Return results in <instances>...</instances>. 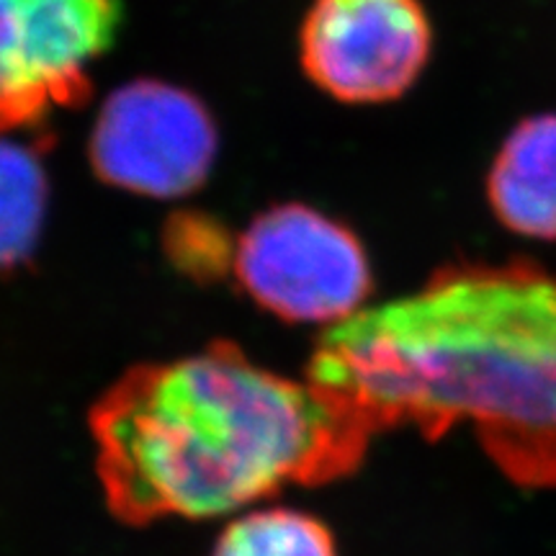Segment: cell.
<instances>
[{
  "label": "cell",
  "mask_w": 556,
  "mask_h": 556,
  "mask_svg": "<svg viewBox=\"0 0 556 556\" xmlns=\"http://www.w3.org/2000/svg\"><path fill=\"white\" fill-rule=\"evenodd\" d=\"M307 379L374 433L471 426L505 475L556 486V278L536 268L438 270L413 294L332 325Z\"/></svg>",
  "instance_id": "obj_1"
},
{
  "label": "cell",
  "mask_w": 556,
  "mask_h": 556,
  "mask_svg": "<svg viewBox=\"0 0 556 556\" xmlns=\"http://www.w3.org/2000/svg\"><path fill=\"white\" fill-rule=\"evenodd\" d=\"M88 426L109 510L129 526L238 516L283 486L336 482L374 438L336 394L227 340L129 368Z\"/></svg>",
  "instance_id": "obj_2"
},
{
  "label": "cell",
  "mask_w": 556,
  "mask_h": 556,
  "mask_svg": "<svg viewBox=\"0 0 556 556\" xmlns=\"http://www.w3.org/2000/svg\"><path fill=\"white\" fill-rule=\"evenodd\" d=\"M235 274L263 309L291 323L358 315L371 294V266L351 229L302 204L253 219L235 245Z\"/></svg>",
  "instance_id": "obj_3"
},
{
  "label": "cell",
  "mask_w": 556,
  "mask_h": 556,
  "mask_svg": "<svg viewBox=\"0 0 556 556\" xmlns=\"http://www.w3.org/2000/svg\"><path fill=\"white\" fill-rule=\"evenodd\" d=\"M119 21V0H0V131L41 129L86 101Z\"/></svg>",
  "instance_id": "obj_4"
},
{
  "label": "cell",
  "mask_w": 556,
  "mask_h": 556,
  "mask_svg": "<svg viewBox=\"0 0 556 556\" xmlns=\"http://www.w3.org/2000/svg\"><path fill=\"white\" fill-rule=\"evenodd\" d=\"M217 127L189 90L135 80L109 96L90 135V165L103 184L152 199L189 197L217 157Z\"/></svg>",
  "instance_id": "obj_5"
},
{
  "label": "cell",
  "mask_w": 556,
  "mask_h": 556,
  "mask_svg": "<svg viewBox=\"0 0 556 556\" xmlns=\"http://www.w3.org/2000/svg\"><path fill=\"white\" fill-rule=\"evenodd\" d=\"M430 45L420 0H315L299 54L307 78L332 99L381 103L413 86Z\"/></svg>",
  "instance_id": "obj_6"
},
{
  "label": "cell",
  "mask_w": 556,
  "mask_h": 556,
  "mask_svg": "<svg viewBox=\"0 0 556 556\" xmlns=\"http://www.w3.org/2000/svg\"><path fill=\"white\" fill-rule=\"evenodd\" d=\"M497 219L528 238L556 240V114L513 129L490 173Z\"/></svg>",
  "instance_id": "obj_7"
},
{
  "label": "cell",
  "mask_w": 556,
  "mask_h": 556,
  "mask_svg": "<svg viewBox=\"0 0 556 556\" xmlns=\"http://www.w3.org/2000/svg\"><path fill=\"white\" fill-rule=\"evenodd\" d=\"M21 131H0V270L18 268L31 258L50 201L47 139L21 137Z\"/></svg>",
  "instance_id": "obj_8"
},
{
  "label": "cell",
  "mask_w": 556,
  "mask_h": 556,
  "mask_svg": "<svg viewBox=\"0 0 556 556\" xmlns=\"http://www.w3.org/2000/svg\"><path fill=\"white\" fill-rule=\"evenodd\" d=\"M208 556H338L323 520L296 507H250L214 541Z\"/></svg>",
  "instance_id": "obj_9"
}]
</instances>
